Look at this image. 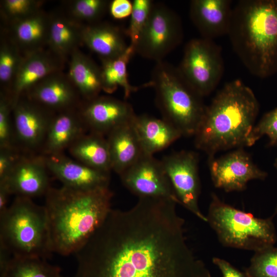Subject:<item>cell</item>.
<instances>
[{
  "label": "cell",
  "instance_id": "6da1fadb",
  "mask_svg": "<svg viewBox=\"0 0 277 277\" xmlns=\"http://www.w3.org/2000/svg\"><path fill=\"white\" fill-rule=\"evenodd\" d=\"M176 204L138 198L130 209H112L74 254L72 277H212L187 244Z\"/></svg>",
  "mask_w": 277,
  "mask_h": 277
},
{
  "label": "cell",
  "instance_id": "7a4b0ae2",
  "mask_svg": "<svg viewBox=\"0 0 277 277\" xmlns=\"http://www.w3.org/2000/svg\"><path fill=\"white\" fill-rule=\"evenodd\" d=\"M45 196L51 249L63 256L81 249L112 210L109 187L89 191L50 187Z\"/></svg>",
  "mask_w": 277,
  "mask_h": 277
},
{
  "label": "cell",
  "instance_id": "3957f363",
  "mask_svg": "<svg viewBox=\"0 0 277 277\" xmlns=\"http://www.w3.org/2000/svg\"><path fill=\"white\" fill-rule=\"evenodd\" d=\"M259 110L254 92L242 81L226 83L207 106L194 135L195 147L210 156L220 151L246 146Z\"/></svg>",
  "mask_w": 277,
  "mask_h": 277
},
{
  "label": "cell",
  "instance_id": "277c9868",
  "mask_svg": "<svg viewBox=\"0 0 277 277\" xmlns=\"http://www.w3.org/2000/svg\"><path fill=\"white\" fill-rule=\"evenodd\" d=\"M228 35L252 75L277 73V0H240L233 7Z\"/></svg>",
  "mask_w": 277,
  "mask_h": 277
},
{
  "label": "cell",
  "instance_id": "5b68a950",
  "mask_svg": "<svg viewBox=\"0 0 277 277\" xmlns=\"http://www.w3.org/2000/svg\"><path fill=\"white\" fill-rule=\"evenodd\" d=\"M0 244L13 257L49 258L53 252L44 206L15 196L0 214Z\"/></svg>",
  "mask_w": 277,
  "mask_h": 277
},
{
  "label": "cell",
  "instance_id": "8992f818",
  "mask_svg": "<svg viewBox=\"0 0 277 277\" xmlns=\"http://www.w3.org/2000/svg\"><path fill=\"white\" fill-rule=\"evenodd\" d=\"M155 63L148 83L154 90L163 118L182 135L194 136L207 108L202 97L185 81L177 67L164 60Z\"/></svg>",
  "mask_w": 277,
  "mask_h": 277
},
{
  "label": "cell",
  "instance_id": "52a82bcc",
  "mask_svg": "<svg viewBox=\"0 0 277 277\" xmlns=\"http://www.w3.org/2000/svg\"><path fill=\"white\" fill-rule=\"evenodd\" d=\"M207 223L224 246L256 252L273 246L277 236L272 217L262 219L226 204L214 193Z\"/></svg>",
  "mask_w": 277,
  "mask_h": 277
},
{
  "label": "cell",
  "instance_id": "ba28073f",
  "mask_svg": "<svg viewBox=\"0 0 277 277\" xmlns=\"http://www.w3.org/2000/svg\"><path fill=\"white\" fill-rule=\"evenodd\" d=\"M177 69L199 95L202 97L208 95L218 86L224 74L222 48L213 40L191 39L185 47Z\"/></svg>",
  "mask_w": 277,
  "mask_h": 277
},
{
  "label": "cell",
  "instance_id": "9c48e42d",
  "mask_svg": "<svg viewBox=\"0 0 277 277\" xmlns=\"http://www.w3.org/2000/svg\"><path fill=\"white\" fill-rule=\"evenodd\" d=\"M183 36L182 22L179 15L165 5L154 3L134 46L135 53L155 63L163 61L181 44Z\"/></svg>",
  "mask_w": 277,
  "mask_h": 277
},
{
  "label": "cell",
  "instance_id": "30bf717a",
  "mask_svg": "<svg viewBox=\"0 0 277 277\" xmlns=\"http://www.w3.org/2000/svg\"><path fill=\"white\" fill-rule=\"evenodd\" d=\"M161 162L179 204L207 222L206 216L199 206L200 182L197 154L181 151L165 156Z\"/></svg>",
  "mask_w": 277,
  "mask_h": 277
},
{
  "label": "cell",
  "instance_id": "8fae6325",
  "mask_svg": "<svg viewBox=\"0 0 277 277\" xmlns=\"http://www.w3.org/2000/svg\"><path fill=\"white\" fill-rule=\"evenodd\" d=\"M55 113L21 96L12 109L16 146L25 153L41 151Z\"/></svg>",
  "mask_w": 277,
  "mask_h": 277
},
{
  "label": "cell",
  "instance_id": "7c38bea8",
  "mask_svg": "<svg viewBox=\"0 0 277 277\" xmlns=\"http://www.w3.org/2000/svg\"><path fill=\"white\" fill-rule=\"evenodd\" d=\"M123 185L138 198L170 200L179 204L161 161L144 154L120 175Z\"/></svg>",
  "mask_w": 277,
  "mask_h": 277
},
{
  "label": "cell",
  "instance_id": "4fadbf2b",
  "mask_svg": "<svg viewBox=\"0 0 277 277\" xmlns=\"http://www.w3.org/2000/svg\"><path fill=\"white\" fill-rule=\"evenodd\" d=\"M209 168L214 186L227 192L243 191L250 181L268 175L242 148L219 157L209 156Z\"/></svg>",
  "mask_w": 277,
  "mask_h": 277
},
{
  "label": "cell",
  "instance_id": "5bb4252c",
  "mask_svg": "<svg viewBox=\"0 0 277 277\" xmlns=\"http://www.w3.org/2000/svg\"><path fill=\"white\" fill-rule=\"evenodd\" d=\"M78 110L89 132L106 137L136 115L131 104L126 101L100 95L89 101H82Z\"/></svg>",
  "mask_w": 277,
  "mask_h": 277
},
{
  "label": "cell",
  "instance_id": "9a60e30c",
  "mask_svg": "<svg viewBox=\"0 0 277 277\" xmlns=\"http://www.w3.org/2000/svg\"><path fill=\"white\" fill-rule=\"evenodd\" d=\"M47 168L66 187L89 191L109 187L110 173L89 167L63 153L44 155Z\"/></svg>",
  "mask_w": 277,
  "mask_h": 277
},
{
  "label": "cell",
  "instance_id": "2e32d148",
  "mask_svg": "<svg viewBox=\"0 0 277 277\" xmlns=\"http://www.w3.org/2000/svg\"><path fill=\"white\" fill-rule=\"evenodd\" d=\"M43 155L24 153L4 183L11 195L32 199L46 194L51 187Z\"/></svg>",
  "mask_w": 277,
  "mask_h": 277
},
{
  "label": "cell",
  "instance_id": "e0dca14e",
  "mask_svg": "<svg viewBox=\"0 0 277 277\" xmlns=\"http://www.w3.org/2000/svg\"><path fill=\"white\" fill-rule=\"evenodd\" d=\"M66 62L49 48L23 55L9 94L13 107L21 96L41 80L53 73L63 71Z\"/></svg>",
  "mask_w": 277,
  "mask_h": 277
},
{
  "label": "cell",
  "instance_id": "ac0fdd59",
  "mask_svg": "<svg viewBox=\"0 0 277 277\" xmlns=\"http://www.w3.org/2000/svg\"><path fill=\"white\" fill-rule=\"evenodd\" d=\"M23 95L53 112L77 108L83 101L63 71L50 74Z\"/></svg>",
  "mask_w": 277,
  "mask_h": 277
},
{
  "label": "cell",
  "instance_id": "d6986e66",
  "mask_svg": "<svg viewBox=\"0 0 277 277\" xmlns=\"http://www.w3.org/2000/svg\"><path fill=\"white\" fill-rule=\"evenodd\" d=\"M230 0H193L190 2V19L201 37L213 40L228 35L233 7Z\"/></svg>",
  "mask_w": 277,
  "mask_h": 277
},
{
  "label": "cell",
  "instance_id": "ffe728a7",
  "mask_svg": "<svg viewBox=\"0 0 277 277\" xmlns=\"http://www.w3.org/2000/svg\"><path fill=\"white\" fill-rule=\"evenodd\" d=\"M87 129L78 107L55 112L50 122L42 147V155L63 153Z\"/></svg>",
  "mask_w": 277,
  "mask_h": 277
},
{
  "label": "cell",
  "instance_id": "44dd1931",
  "mask_svg": "<svg viewBox=\"0 0 277 277\" xmlns=\"http://www.w3.org/2000/svg\"><path fill=\"white\" fill-rule=\"evenodd\" d=\"M7 25L5 33L23 55L47 46L49 14L42 9Z\"/></svg>",
  "mask_w": 277,
  "mask_h": 277
},
{
  "label": "cell",
  "instance_id": "7402d4cb",
  "mask_svg": "<svg viewBox=\"0 0 277 277\" xmlns=\"http://www.w3.org/2000/svg\"><path fill=\"white\" fill-rule=\"evenodd\" d=\"M134 118L116 127L106 136L112 170L118 175L144 154L134 126Z\"/></svg>",
  "mask_w": 277,
  "mask_h": 277
},
{
  "label": "cell",
  "instance_id": "603a6c76",
  "mask_svg": "<svg viewBox=\"0 0 277 277\" xmlns=\"http://www.w3.org/2000/svg\"><path fill=\"white\" fill-rule=\"evenodd\" d=\"M125 34V31L108 23L101 21L84 24L82 44L97 54L101 61L113 58L124 53L129 47Z\"/></svg>",
  "mask_w": 277,
  "mask_h": 277
},
{
  "label": "cell",
  "instance_id": "cb8c5ba5",
  "mask_svg": "<svg viewBox=\"0 0 277 277\" xmlns=\"http://www.w3.org/2000/svg\"><path fill=\"white\" fill-rule=\"evenodd\" d=\"M84 25L68 13L55 12L49 14L48 48L68 61L73 52L82 44Z\"/></svg>",
  "mask_w": 277,
  "mask_h": 277
},
{
  "label": "cell",
  "instance_id": "d4e9b609",
  "mask_svg": "<svg viewBox=\"0 0 277 277\" xmlns=\"http://www.w3.org/2000/svg\"><path fill=\"white\" fill-rule=\"evenodd\" d=\"M134 124L145 154L153 155L182 136L177 129L163 118L147 114L136 115Z\"/></svg>",
  "mask_w": 277,
  "mask_h": 277
},
{
  "label": "cell",
  "instance_id": "484cf974",
  "mask_svg": "<svg viewBox=\"0 0 277 277\" xmlns=\"http://www.w3.org/2000/svg\"><path fill=\"white\" fill-rule=\"evenodd\" d=\"M67 73L83 101H89L100 95L102 91L101 68L79 49L68 59Z\"/></svg>",
  "mask_w": 277,
  "mask_h": 277
},
{
  "label": "cell",
  "instance_id": "4316f807",
  "mask_svg": "<svg viewBox=\"0 0 277 277\" xmlns=\"http://www.w3.org/2000/svg\"><path fill=\"white\" fill-rule=\"evenodd\" d=\"M68 150L73 159L89 167L108 173L112 170L108 145L104 135L86 132Z\"/></svg>",
  "mask_w": 277,
  "mask_h": 277
},
{
  "label": "cell",
  "instance_id": "83f0119b",
  "mask_svg": "<svg viewBox=\"0 0 277 277\" xmlns=\"http://www.w3.org/2000/svg\"><path fill=\"white\" fill-rule=\"evenodd\" d=\"M135 53L134 47L129 44L126 51L120 56L102 61V91L110 94L118 87H121L124 90V97L126 98L140 88L149 87L148 82L140 87H136L132 86L129 82L127 65Z\"/></svg>",
  "mask_w": 277,
  "mask_h": 277
},
{
  "label": "cell",
  "instance_id": "f1b7e54d",
  "mask_svg": "<svg viewBox=\"0 0 277 277\" xmlns=\"http://www.w3.org/2000/svg\"><path fill=\"white\" fill-rule=\"evenodd\" d=\"M60 267L46 260L31 258H12L4 277H62Z\"/></svg>",
  "mask_w": 277,
  "mask_h": 277
},
{
  "label": "cell",
  "instance_id": "f546056e",
  "mask_svg": "<svg viewBox=\"0 0 277 277\" xmlns=\"http://www.w3.org/2000/svg\"><path fill=\"white\" fill-rule=\"evenodd\" d=\"M2 35L0 46L1 91L10 94L23 55L8 36ZM10 95V94H9Z\"/></svg>",
  "mask_w": 277,
  "mask_h": 277
},
{
  "label": "cell",
  "instance_id": "4dcf8cb0",
  "mask_svg": "<svg viewBox=\"0 0 277 277\" xmlns=\"http://www.w3.org/2000/svg\"><path fill=\"white\" fill-rule=\"evenodd\" d=\"M109 2L105 0H76L69 3L68 12L71 17L85 24L101 22L108 10Z\"/></svg>",
  "mask_w": 277,
  "mask_h": 277
},
{
  "label": "cell",
  "instance_id": "1f68e13d",
  "mask_svg": "<svg viewBox=\"0 0 277 277\" xmlns=\"http://www.w3.org/2000/svg\"><path fill=\"white\" fill-rule=\"evenodd\" d=\"M244 273L246 277H277V247L255 252Z\"/></svg>",
  "mask_w": 277,
  "mask_h": 277
},
{
  "label": "cell",
  "instance_id": "d6a6232c",
  "mask_svg": "<svg viewBox=\"0 0 277 277\" xmlns=\"http://www.w3.org/2000/svg\"><path fill=\"white\" fill-rule=\"evenodd\" d=\"M129 26L125 31L134 47L150 17L154 2L151 0H133Z\"/></svg>",
  "mask_w": 277,
  "mask_h": 277
},
{
  "label": "cell",
  "instance_id": "836d02e7",
  "mask_svg": "<svg viewBox=\"0 0 277 277\" xmlns=\"http://www.w3.org/2000/svg\"><path fill=\"white\" fill-rule=\"evenodd\" d=\"M12 109V101L10 95L1 91L0 148L16 146L13 122Z\"/></svg>",
  "mask_w": 277,
  "mask_h": 277
},
{
  "label": "cell",
  "instance_id": "e575fe53",
  "mask_svg": "<svg viewBox=\"0 0 277 277\" xmlns=\"http://www.w3.org/2000/svg\"><path fill=\"white\" fill-rule=\"evenodd\" d=\"M44 1L4 0L1 2V13L6 24L29 16L41 9Z\"/></svg>",
  "mask_w": 277,
  "mask_h": 277
},
{
  "label": "cell",
  "instance_id": "d590c367",
  "mask_svg": "<svg viewBox=\"0 0 277 277\" xmlns=\"http://www.w3.org/2000/svg\"><path fill=\"white\" fill-rule=\"evenodd\" d=\"M264 135L269 138V145L277 144V108L266 113L254 125L248 137L246 146H251Z\"/></svg>",
  "mask_w": 277,
  "mask_h": 277
},
{
  "label": "cell",
  "instance_id": "8d00e7d4",
  "mask_svg": "<svg viewBox=\"0 0 277 277\" xmlns=\"http://www.w3.org/2000/svg\"><path fill=\"white\" fill-rule=\"evenodd\" d=\"M24 153L16 146L0 148V182L7 178Z\"/></svg>",
  "mask_w": 277,
  "mask_h": 277
},
{
  "label": "cell",
  "instance_id": "74e56055",
  "mask_svg": "<svg viewBox=\"0 0 277 277\" xmlns=\"http://www.w3.org/2000/svg\"><path fill=\"white\" fill-rule=\"evenodd\" d=\"M108 10L113 18L124 19L130 16L132 3L129 0H113L109 2Z\"/></svg>",
  "mask_w": 277,
  "mask_h": 277
},
{
  "label": "cell",
  "instance_id": "f35d334b",
  "mask_svg": "<svg viewBox=\"0 0 277 277\" xmlns=\"http://www.w3.org/2000/svg\"><path fill=\"white\" fill-rule=\"evenodd\" d=\"M212 263L218 267L222 277H246L245 273L240 271L224 259L213 257Z\"/></svg>",
  "mask_w": 277,
  "mask_h": 277
},
{
  "label": "cell",
  "instance_id": "ab89813d",
  "mask_svg": "<svg viewBox=\"0 0 277 277\" xmlns=\"http://www.w3.org/2000/svg\"><path fill=\"white\" fill-rule=\"evenodd\" d=\"M12 258L8 250L0 244V277H4Z\"/></svg>",
  "mask_w": 277,
  "mask_h": 277
},
{
  "label": "cell",
  "instance_id": "60d3db41",
  "mask_svg": "<svg viewBox=\"0 0 277 277\" xmlns=\"http://www.w3.org/2000/svg\"><path fill=\"white\" fill-rule=\"evenodd\" d=\"M11 195L8 187L4 183H0V214L8 208L9 197Z\"/></svg>",
  "mask_w": 277,
  "mask_h": 277
},
{
  "label": "cell",
  "instance_id": "b9f144b4",
  "mask_svg": "<svg viewBox=\"0 0 277 277\" xmlns=\"http://www.w3.org/2000/svg\"><path fill=\"white\" fill-rule=\"evenodd\" d=\"M274 167L277 170V158L275 159V160L274 161ZM274 214H277V204H276V206L275 207Z\"/></svg>",
  "mask_w": 277,
  "mask_h": 277
},
{
  "label": "cell",
  "instance_id": "7bdbcfd3",
  "mask_svg": "<svg viewBox=\"0 0 277 277\" xmlns=\"http://www.w3.org/2000/svg\"><path fill=\"white\" fill-rule=\"evenodd\" d=\"M62 277H64V276H62Z\"/></svg>",
  "mask_w": 277,
  "mask_h": 277
}]
</instances>
